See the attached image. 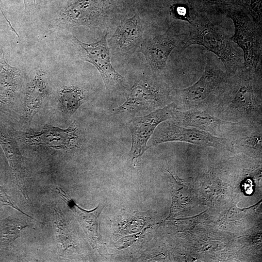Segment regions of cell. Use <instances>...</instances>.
<instances>
[{"label": "cell", "mask_w": 262, "mask_h": 262, "mask_svg": "<svg viewBox=\"0 0 262 262\" xmlns=\"http://www.w3.org/2000/svg\"><path fill=\"white\" fill-rule=\"evenodd\" d=\"M176 124L208 132L214 136L229 138L238 123L222 120L206 110L174 109L170 119Z\"/></svg>", "instance_id": "8fae6325"}, {"label": "cell", "mask_w": 262, "mask_h": 262, "mask_svg": "<svg viewBox=\"0 0 262 262\" xmlns=\"http://www.w3.org/2000/svg\"><path fill=\"white\" fill-rule=\"evenodd\" d=\"M107 36L106 34L98 41L91 43L82 42L75 37L74 39L82 49L85 61L98 69L106 90L112 91L122 85L124 78L112 66Z\"/></svg>", "instance_id": "9c48e42d"}, {"label": "cell", "mask_w": 262, "mask_h": 262, "mask_svg": "<svg viewBox=\"0 0 262 262\" xmlns=\"http://www.w3.org/2000/svg\"><path fill=\"white\" fill-rule=\"evenodd\" d=\"M47 93L45 73L39 69L34 78L28 82L25 89L22 119L30 125L40 110Z\"/></svg>", "instance_id": "5bb4252c"}, {"label": "cell", "mask_w": 262, "mask_h": 262, "mask_svg": "<svg viewBox=\"0 0 262 262\" xmlns=\"http://www.w3.org/2000/svg\"><path fill=\"white\" fill-rule=\"evenodd\" d=\"M188 25L183 33V49L191 45L203 46L222 61L228 76L244 67L243 54L239 48L206 14L197 11Z\"/></svg>", "instance_id": "7a4b0ae2"}, {"label": "cell", "mask_w": 262, "mask_h": 262, "mask_svg": "<svg viewBox=\"0 0 262 262\" xmlns=\"http://www.w3.org/2000/svg\"><path fill=\"white\" fill-rule=\"evenodd\" d=\"M39 1H45V2H51V1H55L56 0H39Z\"/></svg>", "instance_id": "484cf974"}, {"label": "cell", "mask_w": 262, "mask_h": 262, "mask_svg": "<svg viewBox=\"0 0 262 262\" xmlns=\"http://www.w3.org/2000/svg\"><path fill=\"white\" fill-rule=\"evenodd\" d=\"M39 0H23L24 5L25 12L27 15H30L35 10L37 2Z\"/></svg>", "instance_id": "cb8c5ba5"}, {"label": "cell", "mask_w": 262, "mask_h": 262, "mask_svg": "<svg viewBox=\"0 0 262 262\" xmlns=\"http://www.w3.org/2000/svg\"><path fill=\"white\" fill-rule=\"evenodd\" d=\"M142 36L141 20L137 15L121 20L109 44L119 52H128L138 45Z\"/></svg>", "instance_id": "4fadbf2b"}, {"label": "cell", "mask_w": 262, "mask_h": 262, "mask_svg": "<svg viewBox=\"0 0 262 262\" xmlns=\"http://www.w3.org/2000/svg\"><path fill=\"white\" fill-rule=\"evenodd\" d=\"M21 71L9 65L6 61L2 50L0 51V104L12 102L19 91Z\"/></svg>", "instance_id": "ac0fdd59"}, {"label": "cell", "mask_w": 262, "mask_h": 262, "mask_svg": "<svg viewBox=\"0 0 262 262\" xmlns=\"http://www.w3.org/2000/svg\"><path fill=\"white\" fill-rule=\"evenodd\" d=\"M25 227L17 221L12 223L1 222L0 224V247L13 241L17 237L20 231Z\"/></svg>", "instance_id": "ffe728a7"}, {"label": "cell", "mask_w": 262, "mask_h": 262, "mask_svg": "<svg viewBox=\"0 0 262 262\" xmlns=\"http://www.w3.org/2000/svg\"><path fill=\"white\" fill-rule=\"evenodd\" d=\"M0 145L7 157L23 196L25 199H27L24 184L25 167L23 157L15 139L1 128H0Z\"/></svg>", "instance_id": "e0dca14e"}, {"label": "cell", "mask_w": 262, "mask_h": 262, "mask_svg": "<svg viewBox=\"0 0 262 262\" xmlns=\"http://www.w3.org/2000/svg\"><path fill=\"white\" fill-rule=\"evenodd\" d=\"M218 59L208 55L204 71L196 82L185 88L172 89V102L176 109L206 110L214 102L229 80Z\"/></svg>", "instance_id": "3957f363"}, {"label": "cell", "mask_w": 262, "mask_h": 262, "mask_svg": "<svg viewBox=\"0 0 262 262\" xmlns=\"http://www.w3.org/2000/svg\"><path fill=\"white\" fill-rule=\"evenodd\" d=\"M172 89L156 76L141 77L131 87L126 101L112 113L148 114L172 102Z\"/></svg>", "instance_id": "277c9868"}, {"label": "cell", "mask_w": 262, "mask_h": 262, "mask_svg": "<svg viewBox=\"0 0 262 262\" xmlns=\"http://www.w3.org/2000/svg\"><path fill=\"white\" fill-rule=\"evenodd\" d=\"M175 108L171 102L145 115L132 119L130 124L132 143L129 159L131 164L148 148L147 144L156 128L161 122L171 119Z\"/></svg>", "instance_id": "ba28073f"}, {"label": "cell", "mask_w": 262, "mask_h": 262, "mask_svg": "<svg viewBox=\"0 0 262 262\" xmlns=\"http://www.w3.org/2000/svg\"><path fill=\"white\" fill-rule=\"evenodd\" d=\"M197 11L189 8L184 4L174 5L171 12L176 19L185 21L190 24Z\"/></svg>", "instance_id": "7402d4cb"}, {"label": "cell", "mask_w": 262, "mask_h": 262, "mask_svg": "<svg viewBox=\"0 0 262 262\" xmlns=\"http://www.w3.org/2000/svg\"><path fill=\"white\" fill-rule=\"evenodd\" d=\"M0 200L2 201V202L6 203V204H7L8 205H11L14 208L17 209V210L20 211L19 209L17 208L14 203L10 200L9 198V197L7 196V195L5 194V193L4 192V191L2 190V189L0 187Z\"/></svg>", "instance_id": "d4e9b609"}, {"label": "cell", "mask_w": 262, "mask_h": 262, "mask_svg": "<svg viewBox=\"0 0 262 262\" xmlns=\"http://www.w3.org/2000/svg\"><path fill=\"white\" fill-rule=\"evenodd\" d=\"M228 77L224 89L206 111L228 122L262 124L261 70L254 72L243 67Z\"/></svg>", "instance_id": "6da1fadb"}, {"label": "cell", "mask_w": 262, "mask_h": 262, "mask_svg": "<svg viewBox=\"0 0 262 262\" xmlns=\"http://www.w3.org/2000/svg\"><path fill=\"white\" fill-rule=\"evenodd\" d=\"M199 8L210 6L222 7V12L225 13L229 8L235 5L242 6V0H198Z\"/></svg>", "instance_id": "603a6c76"}, {"label": "cell", "mask_w": 262, "mask_h": 262, "mask_svg": "<svg viewBox=\"0 0 262 262\" xmlns=\"http://www.w3.org/2000/svg\"><path fill=\"white\" fill-rule=\"evenodd\" d=\"M229 138L233 150L261 155L262 145V124H248L238 123Z\"/></svg>", "instance_id": "9a60e30c"}, {"label": "cell", "mask_w": 262, "mask_h": 262, "mask_svg": "<svg viewBox=\"0 0 262 262\" xmlns=\"http://www.w3.org/2000/svg\"><path fill=\"white\" fill-rule=\"evenodd\" d=\"M58 190L62 198L66 201L76 215L80 223L93 246H97L101 241L99 232L98 217L104 206L99 205L93 210L86 211L79 207L61 188Z\"/></svg>", "instance_id": "2e32d148"}, {"label": "cell", "mask_w": 262, "mask_h": 262, "mask_svg": "<svg viewBox=\"0 0 262 262\" xmlns=\"http://www.w3.org/2000/svg\"><path fill=\"white\" fill-rule=\"evenodd\" d=\"M242 6L255 21L262 26V0H242Z\"/></svg>", "instance_id": "44dd1931"}, {"label": "cell", "mask_w": 262, "mask_h": 262, "mask_svg": "<svg viewBox=\"0 0 262 262\" xmlns=\"http://www.w3.org/2000/svg\"><path fill=\"white\" fill-rule=\"evenodd\" d=\"M110 5V0H69L56 20L64 26L95 28L102 23Z\"/></svg>", "instance_id": "52a82bcc"}, {"label": "cell", "mask_w": 262, "mask_h": 262, "mask_svg": "<svg viewBox=\"0 0 262 262\" xmlns=\"http://www.w3.org/2000/svg\"><path fill=\"white\" fill-rule=\"evenodd\" d=\"M225 13L234 24L235 31L230 39L243 51L244 67L255 72L262 67V26L243 8L233 7Z\"/></svg>", "instance_id": "5b68a950"}, {"label": "cell", "mask_w": 262, "mask_h": 262, "mask_svg": "<svg viewBox=\"0 0 262 262\" xmlns=\"http://www.w3.org/2000/svg\"><path fill=\"white\" fill-rule=\"evenodd\" d=\"M186 142L203 147L233 150L229 138L214 136L198 129L180 126L171 120L161 122L149 140L147 147L167 142Z\"/></svg>", "instance_id": "8992f818"}, {"label": "cell", "mask_w": 262, "mask_h": 262, "mask_svg": "<svg viewBox=\"0 0 262 262\" xmlns=\"http://www.w3.org/2000/svg\"><path fill=\"white\" fill-rule=\"evenodd\" d=\"M184 33L164 34L148 38L142 42L139 51L143 53L151 71L155 74L163 73L172 51L183 49Z\"/></svg>", "instance_id": "7c38bea8"}, {"label": "cell", "mask_w": 262, "mask_h": 262, "mask_svg": "<svg viewBox=\"0 0 262 262\" xmlns=\"http://www.w3.org/2000/svg\"><path fill=\"white\" fill-rule=\"evenodd\" d=\"M84 95L79 88L64 87L60 92L59 102L61 112L65 119L69 118L83 103Z\"/></svg>", "instance_id": "d6986e66"}, {"label": "cell", "mask_w": 262, "mask_h": 262, "mask_svg": "<svg viewBox=\"0 0 262 262\" xmlns=\"http://www.w3.org/2000/svg\"><path fill=\"white\" fill-rule=\"evenodd\" d=\"M17 134L18 138L29 145L55 149H71L79 147L82 142L81 132L75 122L66 129L47 126L39 132H21Z\"/></svg>", "instance_id": "30bf717a"}, {"label": "cell", "mask_w": 262, "mask_h": 262, "mask_svg": "<svg viewBox=\"0 0 262 262\" xmlns=\"http://www.w3.org/2000/svg\"><path fill=\"white\" fill-rule=\"evenodd\" d=\"M0 11H1V12L2 14H3V13H4V12H3V10H2L1 6V5H0Z\"/></svg>", "instance_id": "4316f807"}]
</instances>
